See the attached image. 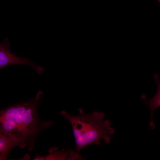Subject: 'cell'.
<instances>
[{"label":"cell","mask_w":160,"mask_h":160,"mask_svg":"<svg viewBox=\"0 0 160 160\" xmlns=\"http://www.w3.org/2000/svg\"><path fill=\"white\" fill-rule=\"evenodd\" d=\"M43 93L39 91L36 96L27 102L13 104L1 110L0 133L13 140L21 148L31 151L35 139L42 130L54 123L40 119L37 108Z\"/></svg>","instance_id":"6da1fadb"},{"label":"cell","mask_w":160,"mask_h":160,"mask_svg":"<svg viewBox=\"0 0 160 160\" xmlns=\"http://www.w3.org/2000/svg\"><path fill=\"white\" fill-rule=\"evenodd\" d=\"M79 111L77 116L70 115L64 111L60 112V114L69 121L72 126L75 140L74 150L79 153L82 148L89 145L94 143L100 145L101 140L109 144L110 135L115 132V129L111 127L109 120H103L105 114L97 111L87 114L81 108Z\"/></svg>","instance_id":"7a4b0ae2"},{"label":"cell","mask_w":160,"mask_h":160,"mask_svg":"<svg viewBox=\"0 0 160 160\" xmlns=\"http://www.w3.org/2000/svg\"><path fill=\"white\" fill-rule=\"evenodd\" d=\"M9 40L6 38L0 44V68L14 64L28 65L35 69L38 74L41 73L44 69L32 63L28 59L21 58L14 55L9 50Z\"/></svg>","instance_id":"3957f363"},{"label":"cell","mask_w":160,"mask_h":160,"mask_svg":"<svg viewBox=\"0 0 160 160\" xmlns=\"http://www.w3.org/2000/svg\"><path fill=\"white\" fill-rule=\"evenodd\" d=\"M49 154L41 156L37 154L33 160H84L85 158L74 150L69 149L59 151L56 147H51L49 150Z\"/></svg>","instance_id":"277c9868"},{"label":"cell","mask_w":160,"mask_h":160,"mask_svg":"<svg viewBox=\"0 0 160 160\" xmlns=\"http://www.w3.org/2000/svg\"><path fill=\"white\" fill-rule=\"evenodd\" d=\"M155 82L157 84V90L155 95L152 99L149 100H145V103L149 107L151 112L150 121V127L153 129L155 127V124L153 121V117L155 110L160 106V81L157 74L153 75Z\"/></svg>","instance_id":"5b68a950"},{"label":"cell","mask_w":160,"mask_h":160,"mask_svg":"<svg viewBox=\"0 0 160 160\" xmlns=\"http://www.w3.org/2000/svg\"><path fill=\"white\" fill-rule=\"evenodd\" d=\"M18 144L12 139L0 133V160H7L11 149Z\"/></svg>","instance_id":"8992f818"},{"label":"cell","mask_w":160,"mask_h":160,"mask_svg":"<svg viewBox=\"0 0 160 160\" xmlns=\"http://www.w3.org/2000/svg\"><path fill=\"white\" fill-rule=\"evenodd\" d=\"M159 2L160 3V0H158Z\"/></svg>","instance_id":"52a82bcc"}]
</instances>
